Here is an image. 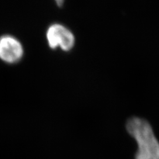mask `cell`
Here are the masks:
<instances>
[{"mask_svg":"<svg viewBox=\"0 0 159 159\" xmlns=\"http://www.w3.org/2000/svg\"><path fill=\"white\" fill-rule=\"evenodd\" d=\"M126 128L137 143L135 159H159V142L147 121L131 117L127 121Z\"/></svg>","mask_w":159,"mask_h":159,"instance_id":"1","label":"cell"},{"mask_svg":"<svg viewBox=\"0 0 159 159\" xmlns=\"http://www.w3.org/2000/svg\"><path fill=\"white\" fill-rule=\"evenodd\" d=\"M47 39L52 49L61 48L64 51H70L75 44V37L71 31L59 23L50 26L47 31Z\"/></svg>","mask_w":159,"mask_h":159,"instance_id":"2","label":"cell"},{"mask_svg":"<svg viewBox=\"0 0 159 159\" xmlns=\"http://www.w3.org/2000/svg\"><path fill=\"white\" fill-rule=\"evenodd\" d=\"M23 48L18 40L11 35L0 37V59L8 64H16L21 61Z\"/></svg>","mask_w":159,"mask_h":159,"instance_id":"3","label":"cell"},{"mask_svg":"<svg viewBox=\"0 0 159 159\" xmlns=\"http://www.w3.org/2000/svg\"><path fill=\"white\" fill-rule=\"evenodd\" d=\"M54 1L56 2V3H57L58 6L61 7V6H62V5H63V3H64V0H54Z\"/></svg>","mask_w":159,"mask_h":159,"instance_id":"4","label":"cell"}]
</instances>
